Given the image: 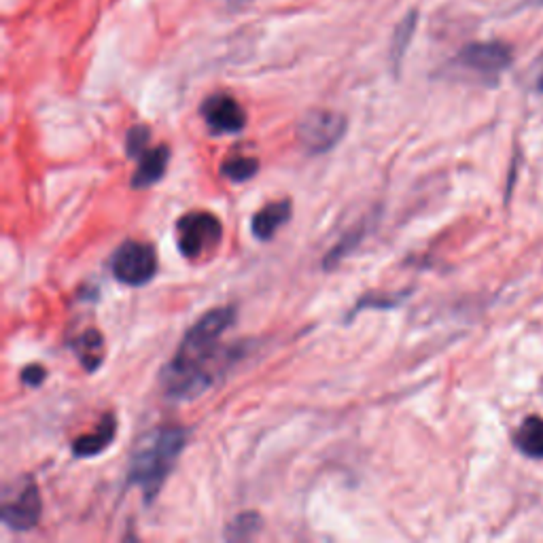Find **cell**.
I'll return each instance as SVG.
<instances>
[{
  "instance_id": "1",
  "label": "cell",
  "mask_w": 543,
  "mask_h": 543,
  "mask_svg": "<svg viewBox=\"0 0 543 543\" xmlns=\"http://www.w3.org/2000/svg\"><path fill=\"white\" fill-rule=\"evenodd\" d=\"M234 321V308H213L187 331L177 355L172 357L162 372V384L168 397L191 401L213 384V365L219 353V340L234 325Z\"/></svg>"
},
{
  "instance_id": "2",
  "label": "cell",
  "mask_w": 543,
  "mask_h": 543,
  "mask_svg": "<svg viewBox=\"0 0 543 543\" xmlns=\"http://www.w3.org/2000/svg\"><path fill=\"white\" fill-rule=\"evenodd\" d=\"M189 431L185 427H157L140 437L136 450L132 452L128 467V482L145 497V503L155 501L177 465L183 448L187 446Z\"/></svg>"
},
{
  "instance_id": "3",
  "label": "cell",
  "mask_w": 543,
  "mask_h": 543,
  "mask_svg": "<svg viewBox=\"0 0 543 543\" xmlns=\"http://www.w3.org/2000/svg\"><path fill=\"white\" fill-rule=\"evenodd\" d=\"M41 512L43 501L32 476H22L5 486L3 507H0V520L5 527L17 533L32 531L41 520Z\"/></svg>"
},
{
  "instance_id": "4",
  "label": "cell",
  "mask_w": 543,
  "mask_h": 543,
  "mask_svg": "<svg viewBox=\"0 0 543 543\" xmlns=\"http://www.w3.org/2000/svg\"><path fill=\"white\" fill-rule=\"evenodd\" d=\"M223 238V225L206 210H196L187 213L177 223V244L183 257L200 259L208 253H213Z\"/></svg>"
},
{
  "instance_id": "5",
  "label": "cell",
  "mask_w": 543,
  "mask_h": 543,
  "mask_svg": "<svg viewBox=\"0 0 543 543\" xmlns=\"http://www.w3.org/2000/svg\"><path fill=\"white\" fill-rule=\"evenodd\" d=\"M346 134V117L334 111H310L297 124V143L310 155L334 149Z\"/></svg>"
},
{
  "instance_id": "6",
  "label": "cell",
  "mask_w": 543,
  "mask_h": 543,
  "mask_svg": "<svg viewBox=\"0 0 543 543\" xmlns=\"http://www.w3.org/2000/svg\"><path fill=\"white\" fill-rule=\"evenodd\" d=\"M113 274L128 287H143L157 274V255L147 242L126 240L113 255Z\"/></svg>"
},
{
  "instance_id": "7",
  "label": "cell",
  "mask_w": 543,
  "mask_h": 543,
  "mask_svg": "<svg viewBox=\"0 0 543 543\" xmlns=\"http://www.w3.org/2000/svg\"><path fill=\"white\" fill-rule=\"evenodd\" d=\"M465 73L476 75L484 83H495L512 64V49L503 43H471L457 56Z\"/></svg>"
},
{
  "instance_id": "8",
  "label": "cell",
  "mask_w": 543,
  "mask_h": 543,
  "mask_svg": "<svg viewBox=\"0 0 543 543\" xmlns=\"http://www.w3.org/2000/svg\"><path fill=\"white\" fill-rule=\"evenodd\" d=\"M206 126L215 134H240L247 126V113L240 102L227 94L208 96L200 109Z\"/></svg>"
},
{
  "instance_id": "9",
  "label": "cell",
  "mask_w": 543,
  "mask_h": 543,
  "mask_svg": "<svg viewBox=\"0 0 543 543\" xmlns=\"http://www.w3.org/2000/svg\"><path fill=\"white\" fill-rule=\"evenodd\" d=\"M117 433V420L113 414H104L100 423L96 425V429L92 433H85L81 437H77L73 444V454L79 459H92L102 454L107 450Z\"/></svg>"
},
{
  "instance_id": "10",
  "label": "cell",
  "mask_w": 543,
  "mask_h": 543,
  "mask_svg": "<svg viewBox=\"0 0 543 543\" xmlns=\"http://www.w3.org/2000/svg\"><path fill=\"white\" fill-rule=\"evenodd\" d=\"M170 162V149L166 145H160L155 149H147L138 157V168L132 177L134 189H147L155 183H160L166 174Z\"/></svg>"
},
{
  "instance_id": "11",
  "label": "cell",
  "mask_w": 543,
  "mask_h": 543,
  "mask_svg": "<svg viewBox=\"0 0 543 543\" xmlns=\"http://www.w3.org/2000/svg\"><path fill=\"white\" fill-rule=\"evenodd\" d=\"M291 213H293V206L289 200H278L264 206L253 217V234L264 242L272 240L280 227L291 219Z\"/></svg>"
},
{
  "instance_id": "12",
  "label": "cell",
  "mask_w": 543,
  "mask_h": 543,
  "mask_svg": "<svg viewBox=\"0 0 543 543\" xmlns=\"http://www.w3.org/2000/svg\"><path fill=\"white\" fill-rule=\"evenodd\" d=\"M70 348H73L83 370L90 374H94L104 361V338L98 329H85L79 338L70 342Z\"/></svg>"
},
{
  "instance_id": "13",
  "label": "cell",
  "mask_w": 543,
  "mask_h": 543,
  "mask_svg": "<svg viewBox=\"0 0 543 543\" xmlns=\"http://www.w3.org/2000/svg\"><path fill=\"white\" fill-rule=\"evenodd\" d=\"M516 446L531 459H543V418L531 416L516 431Z\"/></svg>"
},
{
  "instance_id": "14",
  "label": "cell",
  "mask_w": 543,
  "mask_h": 543,
  "mask_svg": "<svg viewBox=\"0 0 543 543\" xmlns=\"http://www.w3.org/2000/svg\"><path fill=\"white\" fill-rule=\"evenodd\" d=\"M259 170V162L255 157L249 155H234L227 157V160L221 164V174L225 179H230L232 183H244L253 179Z\"/></svg>"
},
{
  "instance_id": "15",
  "label": "cell",
  "mask_w": 543,
  "mask_h": 543,
  "mask_svg": "<svg viewBox=\"0 0 543 543\" xmlns=\"http://www.w3.org/2000/svg\"><path fill=\"white\" fill-rule=\"evenodd\" d=\"M404 297H406V293H387V295H384V293H367L355 304L353 312H350V317H355V314H359L365 308H397L401 302H404Z\"/></svg>"
},
{
  "instance_id": "16",
  "label": "cell",
  "mask_w": 543,
  "mask_h": 543,
  "mask_svg": "<svg viewBox=\"0 0 543 543\" xmlns=\"http://www.w3.org/2000/svg\"><path fill=\"white\" fill-rule=\"evenodd\" d=\"M361 238H363V230H353L350 234H346L344 238H340V242H338L336 247L331 249L329 255L325 257V268H327V270L336 268V266L340 264V261H342L350 251H353V249L357 247V244L361 242Z\"/></svg>"
},
{
  "instance_id": "17",
  "label": "cell",
  "mask_w": 543,
  "mask_h": 543,
  "mask_svg": "<svg viewBox=\"0 0 543 543\" xmlns=\"http://www.w3.org/2000/svg\"><path fill=\"white\" fill-rule=\"evenodd\" d=\"M149 140H151V130L147 126H143V124L132 126L126 136L128 157H132V160H138V157L149 149Z\"/></svg>"
},
{
  "instance_id": "18",
  "label": "cell",
  "mask_w": 543,
  "mask_h": 543,
  "mask_svg": "<svg viewBox=\"0 0 543 543\" xmlns=\"http://www.w3.org/2000/svg\"><path fill=\"white\" fill-rule=\"evenodd\" d=\"M414 28H416V13H410L406 20L399 24L395 37H393V60H395V64L401 62V56H404V51L408 49L410 39L414 34Z\"/></svg>"
},
{
  "instance_id": "19",
  "label": "cell",
  "mask_w": 543,
  "mask_h": 543,
  "mask_svg": "<svg viewBox=\"0 0 543 543\" xmlns=\"http://www.w3.org/2000/svg\"><path fill=\"white\" fill-rule=\"evenodd\" d=\"M261 529V518L253 512L249 514H240L230 527H227V539H244L251 537Z\"/></svg>"
},
{
  "instance_id": "20",
  "label": "cell",
  "mask_w": 543,
  "mask_h": 543,
  "mask_svg": "<svg viewBox=\"0 0 543 543\" xmlns=\"http://www.w3.org/2000/svg\"><path fill=\"white\" fill-rule=\"evenodd\" d=\"M45 378H47V370H45L43 365H39V363L28 365L26 370L22 372V382L26 384V387L37 389V387H41V384L45 382Z\"/></svg>"
},
{
  "instance_id": "21",
  "label": "cell",
  "mask_w": 543,
  "mask_h": 543,
  "mask_svg": "<svg viewBox=\"0 0 543 543\" xmlns=\"http://www.w3.org/2000/svg\"><path fill=\"white\" fill-rule=\"evenodd\" d=\"M535 90H537V92H543V62H541L539 68H537V75H535Z\"/></svg>"
}]
</instances>
